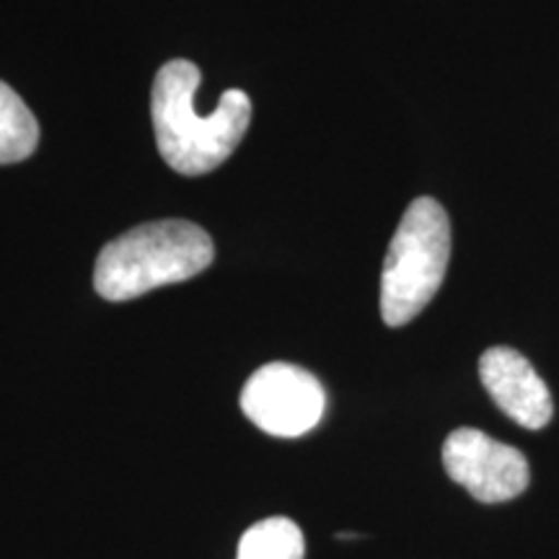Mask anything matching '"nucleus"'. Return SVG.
Listing matches in <instances>:
<instances>
[{"mask_svg":"<svg viewBox=\"0 0 559 559\" xmlns=\"http://www.w3.org/2000/svg\"><path fill=\"white\" fill-rule=\"evenodd\" d=\"M200 81L194 62L171 60L158 70L151 91L158 153L181 177H200L226 164L251 122V102L239 88H228L213 115H200L194 107Z\"/></svg>","mask_w":559,"mask_h":559,"instance_id":"obj_1","label":"nucleus"},{"mask_svg":"<svg viewBox=\"0 0 559 559\" xmlns=\"http://www.w3.org/2000/svg\"><path fill=\"white\" fill-rule=\"evenodd\" d=\"M213 257V239L198 223L177 218L143 223L99 251L94 288L104 300L122 304L200 275Z\"/></svg>","mask_w":559,"mask_h":559,"instance_id":"obj_2","label":"nucleus"},{"mask_svg":"<svg viewBox=\"0 0 559 559\" xmlns=\"http://www.w3.org/2000/svg\"><path fill=\"white\" fill-rule=\"evenodd\" d=\"M451 260V223L443 205L417 198L402 215L381 275V317L404 326L436 296Z\"/></svg>","mask_w":559,"mask_h":559,"instance_id":"obj_3","label":"nucleus"},{"mask_svg":"<svg viewBox=\"0 0 559 559\" xmlns=\"http://www.w3.org/2000/svg\"><path fill=\"white\" fill-rule=\"evenodd\" d=\"M241 409L275 438H300L321 423L326 394L317 376L290 362H267L241 391Z\"/></svg>","mask_w":559,"mask_h":559,"instance_id":"obj_4","label":"nucleus"},{"mask_svg":"<svg viewBox=\"0 0 559 559\" xmlns=\"http://www.w3.org/2000/svg\"><path fill=\"white\" fill-rule=\"evenodd\" d=\"M449 477L479 502H506L528 487V461L519 449L477 428L453 430L443 443Z\"/></svg>","mask_w":559,"mask_h":559,"instance_id":"obj_5","label":"nucleus"},{"mask_svg":"<svg viewBox=\"0 0 559 559\" xmlns=\"http://www.w3.org/2000/svg\"><path fill=\"white\" fill-rule=\"evenodd\" d=\"M479 379L492 402L521 428L542 430L555 415L547 383L515 349L489 347L479 360Z\"/></svg>","mask_w":559,"mask_h":559,"instance_id":"obj_6","label":"nucleus"},{"mask_svg":"<svg viewBox=\"0 0 559 559\" xmlns=\"http://www.w3.org/2000/svg\"><path fill=\"white\" fill-rule=\"evenodd\" d=\"M39 145V124L32 109L0 81V166L29 158Z\"/></svg>","mask_w":559,"mask_h":559,"instance_id":"obj_7","label":"nucleus"},{"mask_svg":"<svg viewBox=\"0 0 559 559\" xmlns=\"http://www.w3.org/2000/svg\"><path fill=\"white\" fill-rule=\"evenodd\" d=\"M306 539L296 521L275 515L254 523L241 536L236 559H304Z\"/></svg>","mask_w":559,"mask_h":559,"instance_id":"obj_8","label":"nucleus"}]
</instances>
